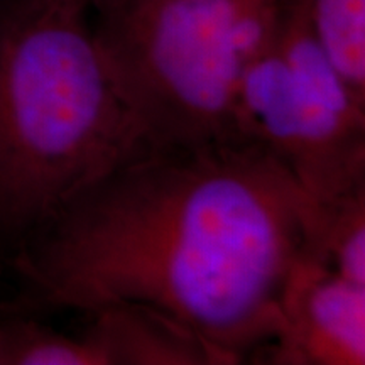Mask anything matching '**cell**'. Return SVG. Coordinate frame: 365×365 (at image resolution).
Here are the masks:
<instances>
[{"mask_svg":"<svg viewBox=\"0 0 365 365\" xmlns=\"http://www.w3.org/2000/svg\"><path fill=\"white\" fill-rule=\"evenodd\" d=\"M287 0H90L95 43L144 149L240 140L235 98Z\"/></svg>","mask_w":365,"mask_h":365,"instance_id":"obj_3","label":"cell"},{"mask_svg":"<svg viewBox=\"0 0 365 365\" xmlns=\"http://www.w3.org/2000/svg\"><path fill=\"white\" fill-rule=\"evenodd\" d=\"M88 0H0V234L24 242L144 148L95 43Z\"/></svg>","mask_w":365,"mask_h":365,"instance_id":"obj_2","label":"cell"},{"mask_svg":"<svg viewBox=\"0 0 365 365\" xmlns=\"http://www.w3.org/2000/svg\"><path fill=\"white\" fill-rule=\"evenodd\" d=\"M86 314L83 333L100 365H223L205 341L153 309L110 304Z\"/></svg>","mask_w":365,"mask_h":365,"instance_id":"obj_6","label":"cell"},{"mask_svg":"<svg viewBox=\"0 0 365 365\" xmlns=\"http://www.w3.org/2000/svg\"><path fill=\"white\" fill-rule=\"evenodd\" d=\"M317 205L261 145L143 149L73 196L16 259L46 307L135 304L223 365L267 349Z\"/></svg>","mask_w":365,"mask_h":365,"instance_id":"obj_1","label":"cell"},{"mask_svg":"<svg viewBox=\"0 0 365 365\" xmlns=\"http://www.w3.org/2000/svg\"><path fill=\"white\" fill-rule=\"evenodd\" d=\"M2 322H4V312H2V307H0V328H2Z\"/></svg>","mask_w":365,"mask_h":365,"instance_id":"obj_10","label":"cell"},{"mask_svg":"<svg viewBox=\"0 0 365 365\" xmlns=\"http://www.w3.org/2000/svg\"><path fill=\"white\" fill-rule=\"evenodd\" d=\"M267 359L281 365H364L365 286L304 252L279 294V327Z\"/></svg>","mask_w":365,"mask_h":365,"instance_id":"obj_5","label":"cell"},{"mask_svg":"<svg viewBox=\"0 0 365 365\" xmlns=\"http://www.w3.org/2000/svg\"><path fill=\"white\" fill-rule=\"evenodd\" d=\"M235 132L276 158L313 203L365 185V102L314 38L304 0H287L242 68Z\"/></svg>","mask_w":365,"mask_h":365,"instance_id":"obj_4","label":"cell"},{"mask_svg":"<svg viewBox=\"0 0 365 365\" xmlns=\"http://www.w3.org/2000/svg\"><path fill=\"white\" fill-rule=\"evenodd\" d=\"M304 9L323 51L365 102V0H304Z\"/></svg>","mask_w":365,"mask_h":365,"instance_id":"obj_8","label":"cell"},{"mask_svg":"<svg viewBox=\"0 0 365 365\" xmlns=\"http://www.w3.org/2000/svg\"><path fill=\"white\" fill-rule=\"evenodd\" d=\"M88 2H90V0H88Z\"/></svg>","mask_w":365,"mask_h":365,"instance_id":"obj_11","label":"cell"},{"mask_svg":"<svg viewBox=\"0 0 365 365\" xmlns=\"http://www.w3.org/2000/svg\"><path fill=\"white\" fill-rule=\"evenodd\" d=\"M0 365H100V359L83 331L70 335L33 319L4 317Z\"/></svg>","mask_w":365,"mask_h":365,"instance_id":"obj_9","label":"cell"},{"mask_svg":"<svg viewBox=\"0 0 365 365\" xmlns=\"http://www.w3.org/2000/svg\"><path fill=\"white\" fill-rule=\"evenodd\" d=\"M314 205L307 252L365 286V185Z\"/></svg>","mask_w":365,"mask_h":365,"instance_id":"obj_7","label":"cell"}]
</instances>
